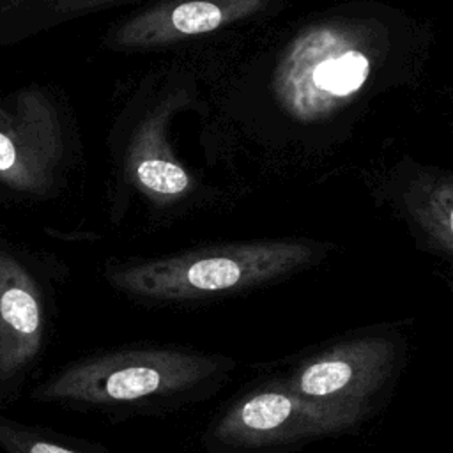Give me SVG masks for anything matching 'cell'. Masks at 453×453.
<instances>
[{"label": "cell", "instance_id": "6da1fadb", "mask_svg": "<svg viewBox=\"0 0 453 453\" xmlns=\"http://www.w3.org/2000/svg\"><path fill=\"white\" fill-rule=\"evenodd\" d=\"M324 251L322 244L294 239L232 242L111 265L106 278L136 297L189 301L265 285L313 264Z\"/></svg>", "mask_w": 453, "mask_h": 453}, {"label": "cell", "instance_id": "7a4b0ae2", "mask_svg": "<svg viewBox=\"0 0 453 453\" xmlns=\"http://www.w3.org/2000/svg\"><path fill=\"white\" fill-rule=\"evenodd\" d=\"M372 41L352 23H320L297 35L274 73V97L296 120L327 119L365 87Z\"/></svg>", "mask_w": 453, "mask_h": 453}, {"label": "cell", "instance_id": "3957f363", "mask_svg": "<svg viewBox=\"0 0 453 453\" xmlns=\"http://www.w3.org/2000/svg\"><path fill=\"white\" fill-rule=\"evenodd\" d=\"M223 357L177 349H129L74 363L42 382L37 400L81 403H126L191 389L218 375Z\"/></svg>", "mask_w": 453, "mask_h": 453}, {"label": "cell", "instance_id": "277c9868", "mask_svg": "<svg viewBox=\"0 0 453 453\" xmlns=\"http://www.w3.org/2000/svg\"><path fill=\"white\" fill-rule=\"evenodd\" d=\"M366 407L303 398L283 382L258 388L218 419L214 439L234 448H265L343 432L365 416Z\"/></svg>", "mask_w": 453, "mask_h": 453}, {"label": "cell", "instance_id": "5b68a950", "mask_svg": "<svg viewBox=\"0 0 453 453\" xmlns=\"http://www.w3.org/2000/svg\"><path fill=\"white\" fill-rule=\"evenodd\" d=\"M65 154L64 126L51 97L25 87L0 99V182L25 195L48 193Z\"/></svg>", "mask_w": 453, "mask_h": 453}, {"label": "cell", "instance_id": "8992f818", "mask_svg": "<svg viewBox=\"0 0 453 453\" xmlns=\"http://www.w3.org/2000/svg\"><path fill=\"white\" fill-rule=\"evenodd\" d=\"M396 363V347L384 336H361L331 345L303 361L283 384L324 403L366 407Z\"/></svg>", "mask_w": 453, "mask_h": 453}, {"label": "cell", "instance_id": "52a82bcc", "mask_svg": "<svg viewBox=\"0 0 453 453\" xmlns=\"http://www.w3.org/2000/svg\"><path fill=\"white\" fill-rule=\"evenodd\" d=\"M269 0H161L111 28L104 44L134 51L214 32L248 18Z\"/></svg>", "mask_w": 453, "mask_h": 453}, {"label": "cell", "instance_id": "ba28073f", "mask_svg": "<svg viewBox=\"0 0 453 453\" xmlns=\"http://www.w3.org/2000/svg\"><path fill=\"white\" fill-rule=\"evenodd\" d=\"M44 334V306L28 269L0 251V380L21 373L37 357Z\"/></svg>", "mask_w": 453, "mask_h": 453}, {"label": "cell", "instance_id": "9c48e42d", "mask_svg": "<svg viewBox=\"0 0 453 453\" xmlns=\"http://www.w3.org/2000/svg\"><path fill=\"white\" fill-rule=\"evenodd\" d=\"M173 104L147 113L127 145L124 172L129 184L157 205H168L189 193L193 179L177 161L166 138Z\"/></svg>", "mask_w": 453, "mask_h": 453}, {"label": "cell", "instance_id": "30bf717a", "mask_svg": "<svg viewBox=\"0 0 453 453\" xmlns=\"http://www.w3.org/2000/svg\"><path fill=\"white\" fill-rule=\"evenodd\" d=\"M407 203L428 239L453 260V172L416 180Z\"/></svg>", "mask_w": 453, "mask_h": 453}, {"label": "cell", "instance_id": "8fae6325", "mask_svg": "<svg viewBox=\"0 0 453 453\" xmlns=\"http://www.w3.org/2000/svg\"><path fill=\"white\" fill-rule=\"evenodd\" d=\"M0 444L9 453H80L60 444L48 442L41 437H34L32 434L11 426L4 421H0Z\"/></svg>", "mask_w": 453, "mask_h": 453}, {"label": "cell", "instance_id": "7c38bea8", "mask_svg": "<svg viewBox=\"0 0 453 453\" xmlns=\"http://www.w3.org/2000/svg\"><path fill=\"white\" fill-rule=\"evenodd\" d=\"M113 2H120V0H48L50 7L60 14H76V12L103 9Z\"/></svg>", "mask_w": 453, "mask_h": 453}, {"label": "cell", "instance_id": "4fadbf2b", "mask_svg": "<svg viewBox=\"0 0 453 453\" xmlns=\"http://www.w3.org/2000/svg\"><path fill=\"white\" fill-rule=\"evenodd\" d=\"M21 2H27V0H0L2 5H16V4H21Z\"/></svg>", "mask_w": 453, "mask_h": 453}]
</instances>
